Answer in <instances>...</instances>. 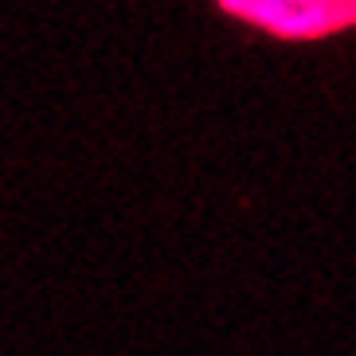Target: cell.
Returning a JSON list of instances; mask_svg holds the SVG:
<instances>
[{
  "label": "cell",
  "mask_w": 356,
  "mask_h": 356,
  "mask_svg": "<svg viewBox=\"0 0 356 356\" xmlns=\"http://www.w3.org/2000/svg\"><path fill=\"white\" fill-rule=\"evenodd\" d=\"M220 4H223L227 12H235V8H239V0H220Z\"/></svg>",
  "instance_id": "6da1fadb"
}]
</instances>
